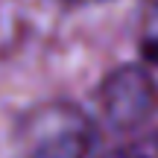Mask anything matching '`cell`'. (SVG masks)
Returning <instances> with one entry per match:
<instances>
[{
  "label": "cell",
  "mask_w": 158,
  "mask_h": 158,
  "mask_svg": "<svg viewBox=\"0 0 158 158\" xmlns=\"http://www.w3.org/2000/svg\"><path fill=\"white\" fill-rule=\"evenodd\" d=\"M62 3H82V0H62Z\"/></svg>",
  "instance_id": "cell-5"
},
{
  "label": "cell",
  "mask_w": 158,
  "mask_h": 158,
  "mask_svg": "<svg viewBox=\"0 0 158 158\" xmlns=\"http://www.w3.org/2000/svg\"><path fill=\"white\" fill-rule=\"evenodd\" d=\"M100 106L114 129L132 132L152 120V114L158 111V85L149 70L138 64H123L102 79Z\"/></svg>",
  "instance_id": "cell-1"
},
{
  "label": "cell",
  "mask_w": 158,
  "mask_h": 158,
  "mask_svg": "<svg viewBox=\"0 0 158 158\" xmlns=\"http://www.w3.org/2000/svg\"><path fill=\"white\" fill-rule=\"evenodd\" d=\"M143 56H147L152 64H158V38H152V41H143Z\"/></svg>",
  "instance_id": "cell-4"
},
{
  "label": "cell",
  "mask_w": 158,
  "mask_h": 158,
  "mask_svg": "<svg viewBox=\"0 0 158 158\" xmlns=\"http://www.w3.org/2000/svg\"><path fill=\"white\" fill-rule=\"evenodd\" d=\"M91 152H94V135L88 132L85 123L70 120V123L47 132L35 143L29 158H91Z\"/></svg>",
  "instance_id": "cell-2"
},
{
  "label": "cell",
  "mask_w": 158,
  "mask_h": 158,
  "mask_svg": "<svg viewBox=\"0 0 158 158\" xmlns=\"http://www.w3.org/2000/svg\"><path fill=\"white\" fill-rule=\"evenodd\" d=\"M143 41L158 38V0H143Z\"/></svg>",
  "instance_id": "cell-3"
}]
</instances>
